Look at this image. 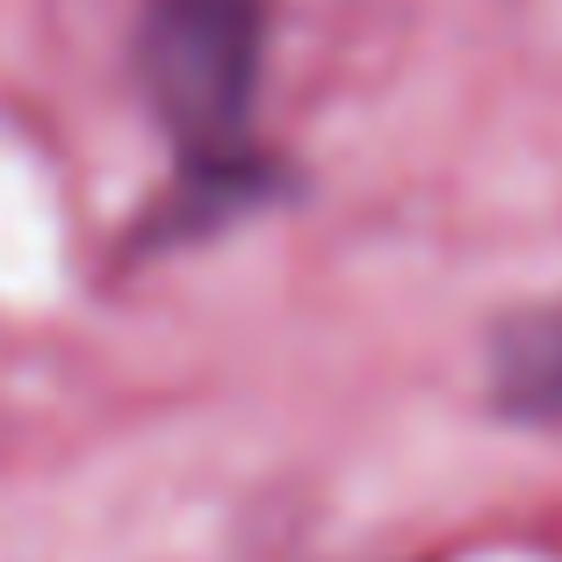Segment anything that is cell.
Masks as SVG:
<instances>
[{"instance_id": "6da1fadb", "label": "cell", "mask_w": 562, "mask_h": 562, "mask_svg": "<svg viewBox=\"0 0 562 562\" xmlns=\"http://www.w3.org/2000/svg\"><path fill=\"white\" fill-rule=\"evenodd\" d=\"M137 94L181 151V173L145 216L137 252L210 238L289 188V166L260 151L252 109L267 72V0H145L131 36Z\"/></svg>"}, {"instance_id": "7a4b0ae2", "label": "cell", "mask_w": 562, "mask_h": 562, "mask_svg": "<svg viewBox=\"0 0 562 562\" xmlns=\"http://www.w3.org/2000/svg\"><path fill=\"white\" fill-rule=\"evenodd\" d=\"M491 404L527 426H562V303L519 311L491 339Z\"/></svg>"}]
</instances>
